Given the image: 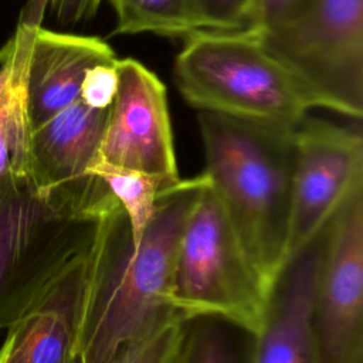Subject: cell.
Returning a JSON list of instances; mask_svg holds the SVG:
<instances>
[{
    "label": "cell",
    "instance_id": "21",
    "mask_svg": "<svg viewBox=\"0 0 363 363\" xmlns=\"http://www.w3.org/2000/svg\"><path fill=\"white\" fill-rule=\"evenodd\" d=\"M102 0H51L50 7L55 20L62 26H75L92 18Z\"/></svg>",
    "mask_w": 363,
    "mask_h": 363
},
{
    "label": "cell",
    "instance_id": "14",
    "mask_svg": "<svg viewBox=\"0 0 363 363\" xmlns=\"http://www.w3.org/2000/svg\"><path fill=\"white\" fill-rule=\"evenodd\" d=\"M88 176L101 180L121 207L128 223L129 254L135 252L155 214L159 193L169 182L159 174L109 163L99 155L91 163Z\"/></svg>",
    "mask_w": 363,
    "mask_h": 363
},
{
    "label": "cell",
    "instance_id": "6",
    "mask_svg": "<svg viewBox=\"0 0 363 363\" xmlns=\"http://www.w3.org/2000/svg\"><path fill=\"white\" fill-rule=\"evenodd\" d=\"M123 221L116 203L92 237L6 328L0 363H78L81 340L101 288L129 242Z\"/></svg>",
    "mask_w": 363,
    "mask_h": 363
},
{
    "label": "cell",
    "instance_id": "11",
    "mask_svg": "<svg viewBox=\"0 0 363 363\" xmlns=\"http://www.w3.org/2000/svg\"><path fill=\"white\" fill-rule=\"evenodd\" d=\"M109 108H91L81 99L34 128L18 174L43 193L88 184L91 163L99 155Z\"/></svg>",
    "mask_w": 363,
    "mask_h": 363
},
{
    "label": "cell",
    "instance_id": "3",
    "mask_svg": "<svg viewBox=\"0 0 363 363\" xmlns=\"http://www.w3.org/2000/svg\"><path fill=\"white\" fill-rule=\"evenodd\" d=\"M203 173L162 187L155 214L135 252L115 262L89 315L78 363H108L112 354L162 312L176 308L174 275L187 216Z\"/></svg>",
    "mask_w": 363,
    "mask_h": 363
},
{
    "label": "cell",
    "instance_id": "15",
    "mask_svg": "<svg viewBox=\"0 0 363 363\" xmlns=\"http://www.w3.org/2000/svg\"><path fill=\"white\" fill-rule=\"evenodd\" d=\"M190 322L182 311L170 308L121 345L108 363H186L194 333Z\"/></svg>",
    "mask_w": 363,
    "mask_h": 363
},
{
    "label": "cell",
    "instance_id": "17",
    "mask_svg": "<svg viewBox=\"0 0 363 363\" xmlns=\"http://www.w3.org/2000/svg\"><path fill=\"white\" fill-rule=\"evenodd\" d=\"M200 27L233 31L247 27L257 0H193Z\"/></svg>",
    "mask_w": 363,
    "mask_h": 363
},
{
    "label": "cell",
    "instance_id": "22",
    "mask_svg": "<svg viewBox=\"0 0 363 363\" xmlns=\"http://www.w3.org/2000/svg\"><path fill=\"white\" fill-rule=\"evenodd\" d=\"M50 1L51 0H28V3L21 11L18 23H23L31 27H41L45 9L47 6H50Z\"/></svg>",
    "mask_w": 363,
    "mask_h": 363
},
{
    "label": "cell",
    "instance_id": "18",
    "mask_svg": "<svg viewBox=\"0 0 363 363\" xmlns=\"http://www.w3.org/2000/svg\"><path fill=\"white\" fill-rule=\"evenodd\" d=\"M118 86L116 61L91 68L82 82L79 99L91 108H109Z\"/></svg>",
    "mask_w": 363,
    "mask_h": 363
},
{
    "label": "cell",
    "instance_id": "1",
    "mask_svg": "<svg viewBox=\"0 0 363 363\" xmlns=\"http://www.w3.org/2000/svg\"><path fill=\"white\" fill-rule=\"evenodd\" d=\"M206 166L237 235L272 292L284 272L295 128L217 112L197 115Z\"/></svg>",
    "mask_w": 363,
    "mask_h": 363
},
{
    "label": "cell",
    "instance_id": "9",
    "mask_svg": "<svg viewBox=\"0 0 363 363\" xmlns=\"http://www.w3.org/2000/svg\"><path fill=\"white\" fill-rule=\"evenodd\" d=\"M285 264L312 244L347 194L363 182L360 130L305 116L295 128Z\"/></svg>",
    "mask_w": 363,
    "mask_h": 363
},
{
    "label": "cell",
    "instance_id": "20",
    "mask_svg": "<svg viewBox=\"0 0 363 363\" xmlns=\"http://www.w3.org/2000/svg\"><path fill=\"white\" fill-rule=\"evenodd\" d=\"M309 0H257L245 28L269 30L294 17Z\"/></svg>",
    "mask_w": 363,
    "mask_h": 363
},
{
    "label": "cell",
    "instance_id": "8",
    "mask_svg": "<svg viewBox=\"0 0 363 363\" xmlns=\"http://www.w3.org/2000/svg\"><path fill=\"white\" fill-rule=\"evenodd\" d=\"M313 330L319 363L363 362V182L322 231Z\"/></svg>",
    "mask_w": 363,
    "mask_h": 363
},
{
    "label": "cell",
    "instance_id": "19",
    "mask_svg": "<svg viewBox=\"0 0 363 363\" xmlns=\"http://www.w3.org/2000/svg\"><path fill=\"white\" fill-rule=\"evenodd\" d=\"M186 363H237L227 337L207 328L193 333V342Z\"/></svg>",
    "mask_w": 363,
    "mask_h": 363
},
{
    "label": "cell",
    "instance_id": "10",
    "mask_svg": "<svg viewBox=\"0 0 363 363\" xmlns=\"http://www.w3.org/2000/svg\"><path fill=\"white\" fill-rule=\"evenodd\" d=\"M118 86L109 106L99 156L113 164L180 179L166 86L133 58L116 60Z\"/></svg>",
    "mask_w": 363,
    "mask_h": 363
},
{
    "label": "cell",
    "instance_id": "5",
    "mask_svg": "<svg viewBox=\"0 0 363 363\" xmlns=\"http://www.w3.org/2000/svg\"><path fill=\"white\" fill-rule=\"evenodd\" d=\"M203 176L179 245L174 305L190 320L220 318L254 336L264 323L271 291Z\"/></svg>",
    "mask_w": 363,
    "mask_h": 363
},
{
    "label": "cell",
    "instance_id": "13",
    "mask_svg": "<svg viewBox=\"0 0 363 363\" xmlns=\"http://www.w3.org/2000/svg\"><path fill=\"white\" fill-rule=\"evenodd\" d=\"M116 60L113 50L98 37L38 27L26 71L27 116L31 130L79 99L84 78L91 68Z\"/></svg>",
    "mask_w": 363,
    "mask_h": 363
},
{
    "label": "cell",
    "instance_id": "2",
    "mask_svg": "<svg viewBox=\"0 0 363 363\" xmlns=\"http://www.w3.org/2000/svg\"><path fill=\"white\" fill-rule=\"evenodd\" d=\"M115 204L99 180L43 193L13 169L0 176V329L92 237Z\"/></svg>",
    "mask_w": 363,
    "mask_h": 363
},
{
    "label": "cell",
    "instance_id": "4",
    "mask_svg": "<svg viewBox=\"0 0 363 363\" xmlns=\"http://www.w3.org/2000/svg\"><path fill=\"white\" fill-rule=\"evenodd\" d=\"M173 75L183 98L199 111L296 126L315 108L252 28L190 33Z\"/></svg>",
    "mask_w": 363,
    "mask_h": 363
},
{
    "label": "cell",
    "instance_id": "7",
    "mask_svg": "<svg viewBox=\"0 0 363 363\" xmlns=\"http://www.w3.org/2000/svg\"><path fill=\"white\" fill-rule=\"evenodd\" d=\"M258 34L315 108L362 118L363 0H309L294 17Z\"/></svg>",
    "mask_w": 363,
    "mask_h": 363
},
{
    "label": "cell",
    "instance_id": "16",
    "mask_svg": "<svg viewBox=\"0 0 363 363\" xmlns=\"http://www.w3.org/2000/svg\"><path fill=\"white\" fill-rule=\"evenodd\" d=\"M115 16V34L153 33L182 37L200 30L193 0H109Z\"/></svg>",
    "mask_w": 363,
    "mask_h": 363
},
{
    "label": "cell",
    "instance_id": "12",
    "mask_svg": "<svg viewBox=\"0 0 363 363\" xmlns=\"http://www.w3.org/2000/svg\"><path fill=\"white\" fill-rule=\"evenodd\" d=\"M322 233L278 278L261 329L252 336L250 363H319L313 330V295Z\"/></svg>",
    "mask_w": 363,
    "mask_h": 363
}]
</instances>
